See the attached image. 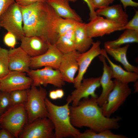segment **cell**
I'll list each match as a JSON object with an SVG mask.
<instances>
[{"mask_svg": "<svg viewBox=\"0 0 138 138\" xmlns=\"http://www.w3.org/2000/svg\"><path fill=\"white\" fill-rule=\"evenodd\" d=\"M19 5L22 15L25 36H38L49 45L54 44L59 37L56 26L61 17L52 7L46 1Z\"/></svg>", "mask_w": 138, "mask_h": 138, "instance_id": "cell-1", "label": "cell"}, {"mask_svg": "<svg viewBox=\"0 0 138 138\" xmlns=\"http://www.w3.org/2000/svg\"><path fill=\"white\" fill-rule=\"evenodd\" d=\"M97 98H84L75 106H70L71 123L78 128L87 127L96 132L119 128L121 117L110 118L103 114L101 107L97 101Z\"/></svg>", "mask_w": 138, "mask_h": 138, "instance_id": "cell-2", "label": "cell"}, {"mask_svg": "<svg viewBox=\"0 0 138 138\" xmlns=\"http://www.w3.org/2000/svg\"><path fill=\"white\" fill-rule=\"evenodd\" d=\"M48 118L54 127L55 138L73 137L78 138L80 133L72 124L70 120V103L59 106L52 103L48 98L45 100Z\"/></svg>", "mask_w": 138, "mask_h": 138, "instance_id": "cell-3", "label": "cell"}, {"mask_svg": "<svg viewBox=\"0 0 138 138\" xmlns=\"http://www.w3.org/2000/svg\"><path fill=\"white\" fill-rule=\"evenodd\" d=\"M27 121L25 103L12 105L0 116V128L6 129L18 138Z\"/></svg>", "mask_w": 138, "mask_h": 138, "instance_id": "cell-4", "label": "cell"}, {"mask_svg": "<svg viewBox=\"0 0 138 138\" xmlns=\"http://www.w3.org/2000/svg\"><path fill=\"white\" fill-rule=\"evenodd\" d=\"M40 86L38 89L32 84L28 89V99L25 106L29 123L39 118H48L45 102L47 93L45 89Z\"/></svg>", "mask_w": 138, "mask_h": 138, "instance_id": "cell-5", "label": "cell"}, {"mask_svg": "<svg viewBox=\"0 0 138 138\" xmlns=\"http://www.w3.org/2000/svg\"><path fill=\"white\" fill-rule=\"evenodd\" d=\"M23 17L19 5L15 1L0 17V28L6 30L20 40L25 36L23 28Z\"/></svg>", "mask_w": 138, "mask_h": 138, "instance_id": "cell-6", "label": "cell"}, {"mask_svg": "<svg viewBox=\"0 0 138 138\" xmlns=\"http://www.w3.org/2000/svg\"><path fill=\"white\" fill-rule=\"evenodd\" d=\"M113 88L109 94L107 101L101 107L103 115L110 117L117 111L131 94L128 84L115 79Z\"/></svg>", "mask_w": 138, "mask_h": 138, "instance_id": "cell-7", "label": "cell"}, {"mask_svg": "<svg viewBox=\"0 0 138 138\" xmlns=\"http://www.w3.org/2000/svg\"><path fill=\"white\" fill-rule=\"evenodd\" d=\"M54 127L48 118H39L25 125L20 138H54Z\"/></svg>", "mask_w": 138, "mask_h": 138, "instance_id": "cell-8", "label": "cell"}, {"mask_svg": "<svg viewBox=\"0 0 138 138\" xmlns=\"http://www.w3.org/2000/svg\"><path fill=\"white\" fill-rule=\"evenodd\" d=\"M27 73L32 79V84L36 87L50 84L61 88L65 85L58 69L51 67L45 66L41 69L30 70Z\"/></svg>", "mask_w": 138, "mask_h": 138, "instance_id": "cell-9", "label": "cell"}, {"mask_svg": "<svg viewBox=\"0 0 138 138\" xmlns=\"http://www.w3.org/2000/svg\"><path fill=\"white\" fill-rule=\"evenodd\" d=\"M32 84L31 79L25 73L10 71L4 77L0 79V91L10 93L18 90L29 89Z\"/></svg>", "mask_w": 138, "mask_h": 138, "instance_id": "cell-10", "label": "cell"}, {"mask_svg": "<svg viewBox=\"0 0 138 138\" xmlns=\"http://www.w3.org/2000/svg\"><path fill=\"white\" fill-rule=\"evenodd\" d=\"M101 76L83 78L79 86L73 91L67 98V102L72 103V106H77L82 99L89 97L97 98L95 91L100 86Z\"/></svg>", "mask_w": 138, "mask_h": 138, "instance_id": "cell-11", "label": "cell"}, {"mask_svg": "<svg viewBox=\"0 0 138 138\" xmlns=\"http://www.w3.org/2000/svg\"><path fill=\"white\" fill-rule=\"evenodd\" d=\"M123 26L98 16L86 24L87 35L92 38L102 37L116 31L122 30Z\"/></svg>", "mask_w": 138, "mask_h": 138, "instance_id": "cell-12", "label": "cell"}, {"mask_svg": "<svg viewBox=\"0 0 138 138\" xmlns=\"http://www.w3.org/2000/svg\"><path fill=\"white\" fill-rule=\"evenodd\" d=\"M101 42L99 41L93 42L90 48L87 51L79 53L77 58L78 65V74L75 78L73 83L76 88L80 85L88 68L95 58L101 54L102 49L100 47Z\"/></svg>", "mask_w": 138, "mask_h": 138, "instance_id": "cell-13", "label": "cell"}, {"mask_svg": "<svg viewBox=\"0 0 138 138\" xmlns=\"http://www.w3.org/2000/svg\"><path fill=\"white\" fill-rule=\"evenodd\" d=\"M63 54L54 44L49 45L45 53L37 56L31 57L30 67L49 66L58 69Z\"/></svg>", "mask_w": 138, "mask_h": 138, "instance_id": "cell-14", "label": "cell"}, {"mask_svg": "<svg viewBox=\"0 0 138 138\" xmlns=\"http://www.w3.org/2000/svg\"><path fill=\"white\" fill-rule=\"evenodd\" d=\"M79 53L75 50L63 54L58 69L64 82L73 83L78 70L77 58Z\"/></svg>", "mask_w": 138, "mask_h": 138, "instance_id": "cell-15", "label": "cell"}, {"mask_svg": "<svg viewBox=\"0 0 138 138\" xmlns=\"http://www.w3.org/2000/svg\"><path fill=\"white\" fill-rule=\"evenodd\" d=\"M8 55L9 71L27 73L30 70L31 57L20 47L10 49Z\"/></svg>", "mask_w": 138, "mask_h": 138, "instance_id": "cell-16", "label": "cell"}, {"mask_svg": "<svg viewBox=\"0 0 138 138\" xmlns=\"http://www.w3.org/2000/svg\"><path fill=\"white\" fill-rule=\"evenodd\" d=\"M20 40V47L31 57L43 54L49 48L48 44L38 36H25Z\"/></svg>", "mask_w": 138, "mask_h": 138, "instance_id": "cell-17", "label": "cell"}, {"mask_svg": "<svg viewBox=\"0 0 138 138\" xmlns=\"http://www.w3.org/2000/svg\"><path fill=\"white\" fill-rule=\"evenodd\" d=\"M99 58L103 65V72L100 79L102 91L97 99L98 104L101 107L107 101L109 94L114 88V81L111 80V70L110 66L108 65L106 63L105 57L101 54Z\"/></svg>", "mask_w": 138, "mask_h": 138, "instance_id": "cell-18", "label": "cell"}, {"mask_svg": "<svg viewBox=\"0 0 138 138\" xmlns=\"http://www.w3.org/2000/svg\"><path fill=\"white\" fill-rule=\"evenodd\" d=\"M95 12L97 16H103L108 20L124 26L128 21V15L120 4L99 8Z\"/></svg>", "mask_w": 138, "mask_h": 138, "instance_id": "cell-19", "label": "cell"}, {"mask_svg": "<svg viewBox=\"0 0 138 138\" xmlns=\"http://www.w3.org/2000/svg\"><path fill=\"white\" fill-rule=\"evenodd\" d=\"M46 1L60 17L82 22V18L71 8L68 0H46Z\"/></svg>", "mask_w": 138, "mask_h": 138, "instance_id": "cell-20", "label": "cell"}, {"mask_svg": "<svg viewBox=\"0 0 138 138\" xmlns=\"http://www.w3.org/2000/svg\"><path fill=\"white\" fill-rule=\"evenodd\" d=\"M101 54L104 56L110 65L112 71V78H114L123 83L128 84L137 81L138 73L125 71L120 65L114 63L110 60L104 49H102Z\"/></svg>", "mask_w": 138, "mask_h": 138, "instance_id": "cell-21", "label": "cell"}, {"mask_svg": "<svg viewBox=\"0 0 138 138\" xmlns=\"http://www.w3.org/2000/svg\"><path fill=\"white\" fill-rule=\"evenodd\" d=\"M75 33L76 50L80 53L85 52L90 48L93 42V38L87 35L86 24L78 22L75 29Z\"/></svg>", "mask_w": 138, "mask_h": 138, "instance_id": "cell-22", "label": "cell"}, {"mask_svg": "<svg viewBox=\"0 0 138 138\" xmlns=\"http://www.w3.org/2000/svg\"><path fill=\"white\" fill-rule=\"evenodd\" d=\"M129 46L127 44L122 47L116 48L105 47L104 49L107 54L112 56L116 61L121 63L126 71L138 73V67L131 64L127 58V52Z\"/></svg>", "mask_w": 138, "mask_h": 138, "instance_id": "cell-23", "label": "cell"}, {"mask_svg": "<svg viewBox=\"0 0 138 138\" xmlns=\"http://www.w3.org/2000/svg\"><path fill=\"white\" fill-rule=\"evenodd\" d=\"M120 36L117 39L107 41L104 43V47L116 48L120 47L125 44L138 42V31L125 29Z\"/></svg>", "mask_w": 138, "mask_h": 138, "instance_id": "cell-24", "label": "cell"}, {"mask_svg": "<svg viewBox=\"0 0 138 138\" xmlns=\"http://www.w3.org/2000/svg\"><path fill=\"white\" fill-rule=\"evenodd\" d=\"M123 135L115 134L110 130H107L96 132L90 129L80 133L78 138H126Z\"/></svg>", "mask_w": 138, "mask_h": 138, "instance_id": "cell-25", "label": "cell"}, {"mask_svg": "<svg viewBox=\"0 0 138 138\" xmlns=\"http://www.w3.org/2000/svg\"><path fill=\"white\" fill-rule=\"evenodd\" d=\"M54 45L63 54L76 50L75 42L63 35L59 36Z\"/></svg>", "mask_w": 138, "mask_h": 138, "instance_id": "cell-26", "label": "cell"}, {"mask_svg": "<svg viewBox=\"0 0 138 138\" xmlns=\"http://www.w3.org/2000/svg\"><path fill=\"white\" fill-rule=\"evenodd\" d=\"M78 22L72 20L60 18L56 27V32L59 37L63 35L68 30L75 28Z\"/></svg>", "mask_w": 138, "mask_h": 138, "instance_id": "cell-27", "label": "cell"}, {"mask_svg": "<svg viewBox=\"0 0 138 138\" xmlns=\"http://www.w3.org/2000/svg\"><path fill=\"white\" fill-rule=\"evenodd\" d=\"M8 50L0 46V79L4 77L9 71Z\"/></svg>", "mask_w": 138, "mask_h": 138, "instance_id": "cell-28", "label": "cell"}, {"mask_svg": "<svg viewBox=\"0 0 138 138\" xmlns=\"http://www.w3.org/2000/svg\"><path fill=\"white\" fill-rule=\"evenodd\" d=\"M28 89L16 90L10 93L12 105L25 103L28 99Z\"/></svg>", "mask_w": 138, "mask_h": 138, "instance_id": "cell-29", "label": "cell"}, {"mask_svg": "<svg viewBox=\"0 0 138 138\" xmlns=\"http://www.w3.org/2000/svg\"><path fill=\"white\" fill-rule=\"evenodd\" d=\"M10 93L0 91V116L12 106Z\"/></svg>", "mask_w": 138, "mask_h": 138, "instance_id": "cell-30", "label": "cell"}, {"mask_svg": "<svg viewBox=\"0 0 138 138\" xmlns=\"http://www.w3.org/2000/svg\"><path fill=\"white\" fill-rule=\"evenodd\" d=\"M129 29L138 31V11H136L132 19L123 27L122 30Z\"/></svg>", "mask_w": 138, "mask_h": 138, "instance_id": "cell-31", "label": "cell"}, {"mask_svg": "<svg viewBox=\"0 0 138 138\" xmlns=\"http://www.w3.org/2000/svg\"><path fill=\"white\" fill-rule=\"evenodd\" d=\"M17 39L12 33L8 32L4 36L3 41L5 44L11 49L15 48L17 43Z\"/></svg>", "mask_w": 138, "mask_h": 138, "instance_id": "cell-32", "label": "cell"}, {"mask_svg": "<svg viewBox=\"0 0 138 138\" xmlns=\"http://www.w3.org/2000/svg\"><path fill=\"white\" fill-rule=\"evenodd\" d=\"M116 0H93L95 9L105 7L112 3Z\"/></svg>", "mask_w": 138, "mask_h": 138, "instance_id": "cell-33", "label": "cell"}, {"mask_svg": "<svg viewBox=\"0 0 138 138\" xmlns=\"http://www.w3.org/2000/svg\"><path fill=\"white\" fill-rule=\"evenodd\" d=\"M83 0L86 3L89 8L90 12L89 20H90L97 16L94 7L93 0Z\"/></svg>", "mask_w": 138, "mask_h": 138, "instance_id": "cell-34", "label": "cell"}, {"mask_svg": "<svg viewBox=\"0 0 138 138\" xmlns=\"http://www.w3.org/2000/svg\"><path fill=\"white\" fill-rule=\"evenodd\" d=\"M14 0H0V17Z\"/></svg>", "mask_w": 138, "mask_h": 138, "instance_id": "cell-35", "label": "cell"}, {"mask_svg": "<svg viewBox=\"0 0 138 138\" xmlns=\"http://www.w3.org/2000/svg\"><path fill=\"white\" fill-rule=\"evenodd\" d=\"M46 0H15V2L19 5L27 6L34 3L44 2Z\"/></svg>", "mask_w": 138, "mask_h": 138, "instance_id": "cell-36", "label": "cell"}, {"mask_svg": "<svg viewBox=\"0 0 138 138\" xmlns=\"http://www.w3.org/2000/svg\"><path fill=\"white\" fill-rule=\"evenodd\" d=\"M122 4L124 9L128 6L137 7L138 3L132 0H120Z\"/></svg>", "mask_w": 138, "mask_h": 138, "instance_id": "cell-37", "label": "cell"}, {"mask_svg": "<svg viewBox=\"0 0 138 138\" xmlns=\"http://www.w3.org/2000/svg\"><path fill=\"white\" fill-rule=\"evenodd\" d=\"M0 130V138H14V136L5 129L1 128Z\"/></svg>", "mask_w": 138, "mask_h": 138, "instance_id": "cell-38", "label": "cell"}, {"mask_svg": "<svg viewBox=\"0 0 138 138\" xmlns=\"http://www.w3.org/2000/svg\"><path fill=\"white\" fill-rule=\"evenodd\" d=\"M55 91L58 99H61L64 97V93L63 89L59 88L55 90Z\"/></svg>", "mask_w": 138, "mask_h": 138, "instance_id": "cell-39", "label": "cell"}, {"mask_svg": "<svg viewBox=\"0 0 138 138\" xmlns=\"http://www.w3.org/2000/svg\"><path fill=\"white\" fill-rule=\"evenodd\" d=\"M50 98L53 100H56L58 99L55 90L50 91L49 94Z\"/></svg>", "mask_w": 138, "mask_h": 138, "instance_id": "cell-40", "label": "cell"}, {"mask_svg": "<svg viewBox=\"0 0 138 138\" xmlns=\"http://www.w3.org/2000/svg\"><path fill=\"white\" fill-rule=\"evenodd\" d=\"M134 83H135L134 85V92H138V82L137 81Z\"/></svg>", "mask_w": 138, "mask_h": 138, "instance_id": "cell-41", "label": "cell"}, {"mask_svg": "<svg viewBox=\"0 0 138 138\" xmlns=\"http://www.w3.org/2000/svg\"><path fill=\"white\" fill-rule=\"evenodd\" d=\"M69 2H76L77 0H68Z\"/></svg>", "mask_w": 138, "mask_h": 138, "instance_id": "cell-42", "label": "cell"}, {"mask_svg": "<svg viewBox=\"0 0 138 138\" xmlns=\"http://www.w3.org/2000/svg\"></svg>", "mask_w": 138, "mask_h": 138, "instance_id": "cell-43", "label": "cell"}]
</instances>
